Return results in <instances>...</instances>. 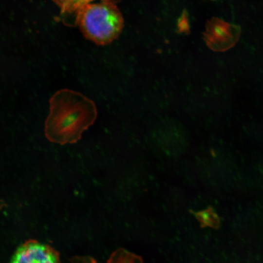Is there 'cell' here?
Wrapping results in <instances>:
<instances>
[{
  "instance_id": "1",
  "label": "cell",
  "mask_w": 263,
  "mask_h": 263,
  "mask_svg": "<svg viewBox=\"0 0 263 263\" xmlns=\"http://www.w3.org/2000/svg\"><path fill=\"white\" fill-rule=\"evenodd\" d=\"M94 103L82 94L67 89L57 91L50 99L45 133L52 142L74 143L81 137L97 117Z\"/></svg>"
},
{
  "instance_id": "2",
  "label": "cell",
  "mask_w": 263,
  "mask_h": 263,
  "mask_svg": "<svg viewBox=\"0 0 263 263\" xmlns=\"http://www.w3.org/2000/svg\"><path fill=\"white\" fill-rule=\"evenodd\" d=\"M76 24L85 38L97 44L104 45L119 36L124 20L115 3L99 1L86 5L79 11L75 20Z\"/></svg>"
},
{
  "instance_id": "3",
  "label": "cell",
  "mask_w": 263,
  "mask_h": 263,
  "mask_svg": "<svg viewBox=\"0 0 263 263\" xmlns=\"http://www.w3.org/2000/svg\"><path fill=\"white\" fill-rule=\"evenodd\" d=\"M240 34L238 26L214 18L207 23L204 38L211 50L225 51L236 43Z\"/></svg>"
},
{
  "instance_id": "4",
  "label": "cell",
  "mask_w": 263,
  "mask_h": 263,
  "mask_svg": "<svg viewBox=\"0 0 263 263\" xmlns=\"http://www.w3.org/2000/svg\"><path fill=\"white\" fill-rule=\"evenodd\" d=\"M56 253L49 246L35 240H30L21 244L11 258L12 263H42L57 262Z\"/></svg>"
},
{
  "instance_id": "5",
  "label": "cell",
  "mask_w": 263,
  "mask_h": 263,
  "mask_svg": "<svg viewBox=\"0 0 263 263\" xmlns=\"http://www.w3.org/2000/svg\"><path fill=\"white\" fill-rule=\"evenodd\" d=\"M59 7L63 21L66 24L75 25V20L79 11L86 5L95 0H53ZM120 0H99L116 3Z\"/></svg>"
},
{
  "instance_id": "6",
  "label": "cell",
  "mask_w": 263,
  "mask_h": 263,
  "mask_svg": "<svg viewBox=\"0 0 263 263\" xmlns=\"http://www.w3.org/2000/svg\"><path fill=\"white\" fill-rule=\"evenodd\" d=\"M195 216L203 226L217 228L220 220L217 214L211 208L200 211L195 213Z\"/></svg>"
},
{
  "instance_id": "7",
  "label": "cell",
  "mask_w": 263,
  "mask_h": 263,
  "mask_svg": "<svg viewBox=\"0 0 263 263\" xmlns=\"http://www.w3.org/2000/svg\"><path fill=\"white\" fill-rule=\"evenodd\" d=\"M178 27L180 32L187 33L189 30L188 17L185 12H184L179 19Z\"/></svg>"
},
{
  "instance_id": "8",
  "label": "cell",
  "mask_w": 263,
  "mask_h": 263,
  "mask_svg": "<svg viewBox=\"0 0 263 263\" xmlns=\"http://www.w3.org/2000/svg\"><path fill=\"white\" fill-rule=\"evenodd\" d=\"M3 206V203H2L1 201H0V209Z\"/></svg>"
}]
</instances>
